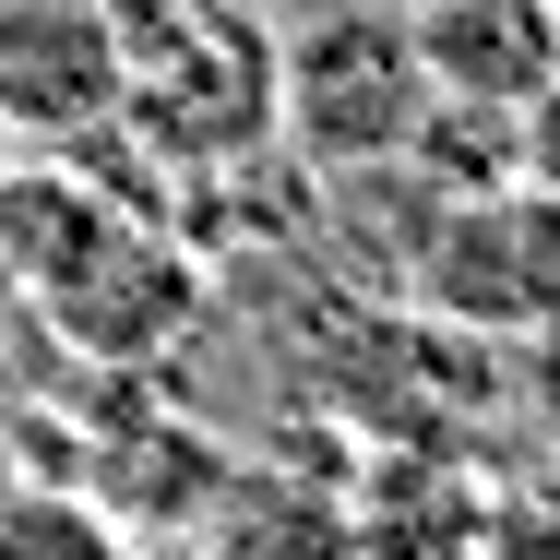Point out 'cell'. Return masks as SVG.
Listing matches in <instances>:
<instances>
[{"label": "cell", "mask_w": 560, "mask_h": 560, "mask_svg": "<svg viewBox=\"0 0 560 560\" xmlns=\"http://www.w3.org/2000/svg\"><path fill=\"white\" fill-rule=\"evenodd\" d=\"M179 48L119 24V119L167 155H262L275 143V24L250 0H167Z\"/></svg>", "instance_id": "7a4b0ae2"}, {"label": "cell", "mask_w": 560, "mask_h": 560, "mask_svg": "<svg viewBox=\"0 0 560 560\" xmlns=\"http://www.w3.org/2000/svg\"><path fill=\"white\" fill-rule=\"evenodd\" d=\"M0 560H131V525H119L96 489H12L0 477Z\"/></svg>", "instance_id": "ba28073f"}, {"label": "cell", "mask_w": 560, "mask_h": 560, "mask_svg": "<svg viewBox=\"0 0 560 560\" xmlns=\"http://www.w3.org/2000/svg\"><path fill=\"white\" fill-rule=\"evenodd\" d=\"M191 537L215 560H358V477H299V465L226 453Z\"/></svg>", "instance_id": "52a82bcc"}, {"label": "cell", "mask_w": 560, "mask_h": 560, "mask_svg": "<svg viewBox=\"0 0 560 560\" xmlns=\"http://www.w3.org/2000/svg\"><path fill=\"white\" fill-rule=\"evenodd\" d=\"M537 513H549V537L525 525V537H513V560H560V477H549V489H537Z\"/></svg>", "instance_id": "9c48e42d"}, {"label": "cell", "mask_w": 560, "mask_h": 560, "mask_svg": "<svg viewBox=\"0 0 560 560\" xmlns=\"http://www.w3.org/2000/svg\"><path fill=\"white\" fill-rule=\"evenodd\" d=\"M430 84L453 108H537L560 84V12L549 0H418L406 12Z\"/></svg>", "instance_id": "5b68a950"}, {"label": "cell", "mask_w": 560, "mask_h": 560, "mask_svg": "<svg viewBox=\"0 0 560 560\" xmlns=\"http://www.w3.org/2000/svg\"><path fill=\"white\" fill-rule=\"evenodd\" d=\"M131 560H215V549H203V537H179V549H131Z\"/></svg>", "instance_id": "30bf717a"}, {"label": "cell", "mask_w": 560, "mask_h": 560, "mask_svg": "<svg viewBox=\"0 0 560 560\" xmlns=\"http://www.w3.org/2000/svg\"><path fill=\"white\" fill-rule=\"evenodd\" d=\"M418 311L489 346L560 335V191L549 179H489L477 203H453L442 238L418 250Z\"/></svg>", "instance_id": "3957f363"}, {"label": "cell", "mask_w": 560, "mask_h": 560, "mask_svg": "<svg viewBox=\"0 0 560 560\" xmlns=\"http://www.w3.org/2000/svg\"><path fill=\"white\" fill-rule=\"evenodd\" d=\"M48 311L72 323L84 358H155L167 323H191V262L167 238H143V226H96L72 250V275L48 287Z\"/></svg>", "instance_id": "8992f818"}, {"label": "cell", "mask_w": 560, "mask_h": 560, "mask_svg": "<svg viewBox=\"0 0 560 560\" xmlns=\"http://www.w3.org/2000/svg\"><path fill=\"white\" fill-rule=\"evenodd\" d=\"M430 60L406 36V12H323L275 48V131L299 167H394L418 155V119H430Z\"/></svg>", "instance_id": "6da1fadb"}, {"label": "cell", "mask_w": 560, "mask_h": 560, "mask_svg": "<svg viewBox=\"0 0 560 560\" xmlns=\"http://www.w3.org/2000/svg\"><path fill=\"white\" fill-rule=\"evenodd\" d=\"M0 119L84 143L119 119V24L108 0H0Z\"/></svg>", "instance_id": "277c9868"}]
</instances>
